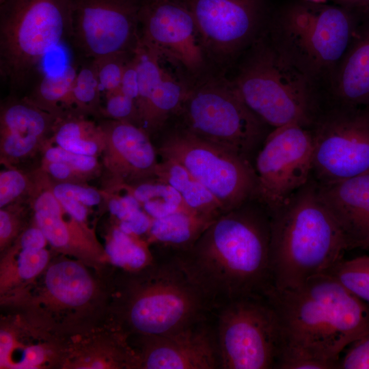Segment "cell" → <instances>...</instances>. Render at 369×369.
I'll return each mask as SVG.
<instances>
[{
  "label": "cell",
  "instance_id": "obj_1",
  "mask_svg": "<svg viewBox=\"0 0 369 369\" xmlns=\"http://www.w3.org/2000/svg\"><path fill=\"white\" fill-rule=\"evenodd\" d=\"M266 296L279 324L275 368H338L340 354L369 329V305L329 273Z\"/></svg>",
  "mask_w": 369,
  "mask_h": 369
},
{
  "label": "cell",
  "instance_id": "obj_2",
  "mask_svg": "<svg viewBox=\"0 0 369 369\" xmlns=\"http://www.w3.org/2000/svg\"><path fill=\"white\" fill-rule=\"evenodd\" d=\"M271 216L256 199L219 215L189 248L172 254L213 311L272 288Z\"/></svg>",
  "mask_w": 369,
  "mask_h": 369
},
{
  "label": "cell",
  "instance_id": "obj_3",
  "mask_svg": "<svg viewBox=\"0 0 369 369\" xmlns=\"http://www.w3.org/2000/svg\"><path fill=\"white\" fill-rule=\"evenodd\" d=\"M273 288H297L329 273L350 249L340 226L321 201L312 178L270 213Z\"/></svg>",
  "mask_w": 369,
  "mask_h": 369
},
{
  "label": "cell",
  "instance_id": "obj_4",
  "mask_svg": "<svg viewBox=\"0 0 369 369\" xmlns=\"http://www.w3.org/2000/svg\"><path fill=\"white\" fill-rule=\"evenodd\" d=\"M251 46L232 80L245 103L273 128L293 123L310 128L320 113L312 78L263 38Z\"/></svg>",
  "mask_w": 369,
  "mask_h": 369
},
{
  "label": "cell",
  "instance_id": "obj_5",
  "mask_svg": "<svg viewBox=\"0 0 369 369\" xmlns=\"http://www.w3.org/2000/svg\"><path fill=\"white\" fill-rule=\"evenodd\" d=\"M71 0L0 4V74L11 94L29 86L40 62L71 34Z\"/></svg>",
  "mask_w": 369,
  "mask_h": 369
},
{
  "label": "cell",
  "instance_id": "obj_6",
  "mask_svg": "<svg viewBox=\"0 0 369 369\" xmlns=\"http://www.w3.org/2000/svg\"><path fill=\"white\" fill-rule=\"evenodd\" d=\"M133 279L127 287L124 318L143 336L180 331L214 313L172 254Z\"/></svg>",
  "mask_w": 369,
  "mask_h": 369
},
{
  "label": "cell",
  "instance_id": "obj_7",
  "mask_svg": "<svg viewBox=\"0 0 369 369\" xmlns=\"http://www.w3.org/2000/svg\"><path fill=\"white\" fill-rule=\"evenodd\" d=\"M176 115L182 118L183 129L250 162L269 134L268 125L247 106L232 80L221 72L210 71L189 81Z\"/></svg>",
  "mask_w": 369,
  "mask_h": 369
},
{
  "label": "cell",
  "instance_id": "obj_8",
  "mask_svg": "<svg viewBox=\"0 0 369 369\" xmlns=\"http://www.w3.org/2000/svg\"><path fill=\"white\" fill-rule=\"evenodd\" d=\"M276 25L275 46L311 78L340 64L354 33L346 9L308 1L284 8Z\"/></svg>",
  "mask_w": 369,
  "mask_h": 369
},
{
  "label": "cell",
  "instance_id": "obj_9",
  "mask_svg": "<svg viewBox=\"0 0 369 369\" xmlns=\"http://www.w3.org/2000/svg\"><path fill=\"white\" fill-rule=\"evenodd\" d=\"M214 315L221 369L276 368L279 324L266 295L232 300Z\"/></svg>",
  "mask_w": 369,
  "mask_h": 369
},
{
  "label": "cell",
  "instance_id": "obj_10",
  "mask_svg": "<svg viewBox=\"0 0 369 369\" xmlns=\"http://www.w3.org/2000/svg\"><path fill=\"white\" fill-rule=\"evenodd\" d=\"M184 166L219 202L225 212L255 197L256 176L248 160L179 128L159 150Z\"/></svg>",
  "mask_w": 369,
  "mask_h": 369
},
{
  "label": "cell",
  "instance_id": "obj_11",
  "mask_svg": "<svg viewBox=\"0 0 369 369\" xmlns=\"http://www.w3.org/2000/svg\"><path fill=\"white\" fill-rule=\"evenodd\" d=\"M312 177L319 184L369 172V106L337 105L310 128Z\"/></svg>",
  "mask_w": 369,
  "mask_h": 369
},
{
  "label": "cell",
  "instance_id": "obj_12",
  "mask_svg": "<svg viewBox=\"0 0 369 369\" xmlns=\"http://www.w3.org/2000/svg\"><path fill=\"white\" fill-rule=\"evenodd\" d=\"M309 128L288 124L274 128L255 158V199L270 213L281 206L312 176Z\"/></svg>",
  "mask_w": 369,
  "mask_h": 369
},
{
  "label": "cell",
  "instance_id": "obj_13",
  "mask_svg": "<svg viewBox=\"0 0 369 369\" xmlns=\"http://www.w3.org/2000/svg\"><path fill=\"white\" fill-rule=\"evenodd\" d=\"M196 27L210 66L224 72L258 37L266 13V0H182Z\"/></svg>",
  "mask_w": 369,
  "mask_h": 369
},
{
  "label": "cell",
  "instance_id": "obj_14",
  "mask_svg": "<svg viewBox=\"0 0 369 369\" xmlns=\"http://www.w3.org/2000/svg\"><path fill=\"white\" fill-rule=\"evenodd\" d=\"M141 0H71L70 45L82 59L134 53Z\"/></svg>",
  "mask_w": 369,
  "mask_h": 369
},
{
  "label": "cell",
  "instance_id": "obj_15",
  "mask_svg": "<svg viewBox=\"0 0 369 369\" xmlns=\"http://www.w3.org/2000/svg\"><path fill=\"white\" fill-rule=\"evenodd\" d=\"M139 24L141 42L180 68L187 80L213 71L182 0H141Z\"/></svg>",
  "mask_w": 369,
  "mask_h": 369
},
{
  "label": "cell",
  "instance_id": "obj_16",
  "mask_svg": "<svg viewBox=\"0 0 369 369\" xmlns=\"http://www.w3.org/2000/svg\"><path fill=\"white\" fill-rule=\"evenodd\" d=\"M100 124L106 138L101 163L105 187L155 178L159 162L145 129L129 122L110 119Z\"/></svg>",
  "mask_w": 369,
  "mask_h": 369
},
{
  "label": "cell",
  "instance_id": "obj_17",
  "mask_svg": "<svg viewBox=\"0 0 369 369\" xmlns=\"http://www.w3.org/2000/svg\"><path fill=\"white\" fill-rule=\"evenodd\" d=\"M146 346L139 366L148 369H218L220 359L209 319L164 335L144 336Z\"/></svg>",
  "mask_w": 369,
  "mask_h": 369
},
{
  "label": "cell",
  "instance_id": "obj_18",
  "mask_svg": "<svg viewBox=\"0 0 369 369\" xmlns=\"http://www.w3.org/2000/svg\"><path fill=\"white\" fill-rule=\"evenodd\" d=\"M58 117L42 109L26 96L10 94L1 105V163L11 167L41 150Z\"/></svg>",
  "mask_w": 369,
  "mask_h": 369
},
{
  "label": "cell",
  "instance_id": "obj_19",
  "mask_svg": "<svg viewBox=\"0 0 369 369\" xmlns=\"http://www.w3.org/2000/svg\"><path fill=\"white\" fill-rule=\"evenodd\" d=\"M317 190L349 248L364 247L369 236V172L333 182H317Z\"/></svg>",
  "mask_w": 369,
  "mask_h": 369
},
{
  "label": "cell",
  "instance_id": "obj_20",
  "mask_svg": "<svg viewBox=\"0 0 369 369\" xmlns=\"http://www.w3.org/2000/svg\"><path fill=\"white\" fill-rule=\"evenodd\" d=\"M339 64L336 81L338 105L369 106V24L352 42Z\"/></svg>",
  "mask_w": 369,
  "mask_h": 369
},
{
  "label": "cell",
  "instance_id": "obj_21",
  "mask_svg": "<svg viewBox=\"0 0 369 369\" xmlns=\"http://www.w3.org/2000/svg\"><path fill=\"white\" fill-rule=\"evenodd\" d=\"M49 140L66 150L97 157L102 155L106 144L100 124L74 110H65L57 118Z\"/></svg>",
  "mask_w": 369,
  "mask_h": 369
},
{
  "label": "cell",
  "instance_id": "obj_22",
  "mask_svg": "<svg viewBox=\"0 0 369 369\" xmlns=\"http://www.w3.org/2000/svg\"><path fill=\"white\" fill-rule=\"evenodd\" d=\"M162 159L155 178L172 187L189 210L213 217L225 213L215 197L184 166L172 159Z\"/></svg>",
  "mask_w": 369,
  "mask_h": 369
},
{
  "label": "cell",
  "instance_id": "obj_23",
  "mask_svg": "<svg viewBox=\"0 0 369 369\" xmlns=\"http://www.w3.org/2000/svg\"><path fill=\"white\" fill-rule=\"evenodd\" d=\"M188 210H182L154 219L149 230L152 241L172 251L190 247L216 219Z\"/></svg>",
  "mask_w": 369,
  "mask_h": 369
},
{
  "label": "cell",
  "instance_id": "obj_24",
  "mask_svg": "<svg viewBox=\"0 0 369 369\" xmlns=\"http://www.w3.org/2000/svg\"><path fill=\"white\" fill-rule=\"evenodd\" d=\"M189 81L178 79L165 69L139 115V125L148 133L161 128L176 115L186 97Z\"/></svg>",
  "mask_w": 369,
  "mask_h": 369
},
{
  "label": "cell",
  "instance_id": "obj_25",
  "mask_svg": "<svg viewBox=\"0 0 369 369\" xmlns=\"http://www.w3.org/2000/svg\"><path fill=\"white\" fill-rule=\"evenodd\" d=\"M45 283L48 291L65 305H84L92 297L93 285L87 271L77 262L62 261L47 271Z\"/></svg>",
  "mask_w": 369,
  "mask_h": 369
},
{
  "label": "cell",
  "instance_id": "obj_26",
  "mask_svg": "<svg viewBox=\"0 0 369 369\" xmlns=\"http://www.w3.org/2000/svg\"><path fill=\"white\" fill-rule=\"evenodd\" d=\"M77 68L76 64H67L58 72L42 75L26 96L42 109L61 115L68 109Z\"/></svg>",
  "mask_w": 369,
  "mask_h": 369
},
{
  "label": "cell",
  "instance_id": "obj_27",
  "mask_svg": "<svg viewBox=\"0 0 369 369\" xmlns=\"http://www.w3.org/2000/svg\"><path fill=\"white\" fill-rule=\"evenodd\" d=\"M125 184L152 219L182 210H191L180 194L166 182L154 178L135 184Z\"/></svg>",
  "mask_w": 369,
  "mask_h": 369
},
{
  "label": "cell",
  "instance_id": "obj_28",
  "mask_svg": "<svg viewBox=\"0 0 369 369\" xmlns=\"http://www.w3.org/2000/svg\"><path fill=\"white\" fill-rule=\"evenodd\" d=\"M101 88L96 65L92 59H82L71 91L68 109L83 115L101 116Z\"/></svg>",
  "mask_w": 369,
  "mask_h": 369
},
{
  "label": "cell",
  "instance_id": "obj_29",
  "mask_svg": "<svg viewBox=\"0 0 369 369\" xmlns=\"http://www.w3.org/2000/svg\"><path fill=\"white\" fill-rule=\"evenodd\" d=\"M137 236L123 232L119 227L113 230L106 246V252L113 264L133 270L141 269L147 264V249Z\"/></svg>",
  "mask_w": 369,
  "mask_h": 369
},
{
  "label": "cell",
  "instance_id": "obj_30",
  "mask_svg": "<svg viewBox=\"0 0 369 369\" xmlns=\"http://www.w3.org/2000/svg\"><path fill=\"white\" fill-rule=\"evenodd\" d=\"M329 273L369 305V256L342 259Z\"/></svg>",
  "mask_w": 369,
  "mask_h": 369
},
{
  "label": "cell",
  "instance_id": "obj_31",
  "mask_svg": "<svg viewBox=\"0 0 369 369\" xmlns=\"http://www.w3.org/2000/svg\"><path fill=\"white\" fill-rule=\"evenodd\" d=\"M0 172V208L19 202L23 197L32 195L35 187L34 180L23 172L8 167Z\"/></svg>",
  "mask_w": 369,
  "mask_h": 369
},
{
  "label": "cell",
  "instance_id": "obj_32",
  "mask_svg": "<svg viewBox=\"0 0 369 369\" xmlns=\"http://www.w3.org/2000/svg\"><path fill=\"white\" fill-rule=\"evenodd\" d=\"M42 161L66 163L77 170L93 178L101 173L102 165L97 156L74 153L46 141L42 148Z\"/></svg>",
  "mask_w": 369,
  "mask_h": 369
},
{
  "label": "cell",
  "instance_id": "obj_33",
  "mask_svg": "<svg viewBox=\"0 0 369 369\" xmlns=\"http://www.w3.org/2000/svg\"><path fill=\"white\" fill-rule=\"evenodd\" d=\"M133 53H115L94 59L105 95L120 90L126 65Z\"/></svg>",
  "mask_w": 369,
  "mask_h": 369
},
{
  "label": "cell",
  "instance_id": "obj_34",
  "mask_svg": "<svg viewBox=\"0 0 369 369\" xmlns=\"http://www.w3.org/2000/svg\"><path fill=\"white\" fill-rule=\"evenodd\" d=\"M105 96V104L101 108V116L139 126V111L135 100L124 94L120 90Z\"/></svg>",
  "mask_w": 369,
  "mask_h": 369
},
{
  "label": "cell",
  "instance_id": "obj_35",
  "mask_svg": "<svg viewBox=\"0 0 369 369\" xmlns=\"http://www.w3.org/2000/svg\"><path fill=\"white\" fill-rule=\"evenodd\" d=\"M47 178L50 189L57 199L76 200L87 207L98 205L104 199L102 191H98L86 184L55 182L48 176Z\"/></svg>",
  "mask_w": 369,
  "mask_h": 369
},
{
  "label": "cell",
  "instance_id": "obj_36",
  "mask_svg": "<svg viewBox=\"0 0 369 369\" xmlns=\"http://www.w3.org/2000/svg\"><path fill=\"white\" fill-rule=\"evenodd\" d=\"M338 368L369 369V329L348 346Z\"/></svg>",
  "mask_w": 369,
  "mask_h": 369
},
{
  "label": "cell",
  "instance_id": "obj_37",
  "mask_svg": "<svg viewBox=\"0 0 369 369\" xmlns=\"http://www.w3.org/2000/svg\"><path fill=\"white\" fill-rule=\"evenodd\" d=\"M48 252L42 249H22L18 259V272L24 279H31L38 274L46 266Z\"/></svg>",
  "mask_w": 369,
  "mask_h": 369
},
{
  "label": "cell",
  "instance_id": "obj_38",
  "mask_svg": "<svg viewBox=\"0 0 369 369\" xmlns=\"http://www.w3.org/2000/svg\"><path fill=\"white\" fill-rule=\"evenodd\" d=\"M55 182L86 184L92 178L70 165L61 162L42 161L40 169Z\"/></svg>",
  "mask_w": 369,
  "mask_h": 369
},
{
  "label": "cell",
  "instance_id": "obj_39",
  "mask_svg": "<svg viewBox=\"0 0 369 369\" xmlns=\"http://www.w3.org/2000/svg\"><path fill=\"white\" fill-rule=\"evenodd\" d=\"M120 90L126 96L135 100L137 103L139 96V80L134 53L126 65Z\"/></svg>",
  "mask_w": 369,
  "mask_h": 369
},
{
  "label": "cell",
  "instance_id": "obj_40",
  "mask_svg": "<svg viewBox=\"0 0 369 369\" xmlns=\"http://www.w3.org/2000/svg\"><path fill=\"white\" fill-rule=\"evenodd\" d=\"M4 207L0 210V240L1 245L7 243L16 232V215L11 208Z\"/></svg>",
  "mask_w": 369,
  "mask_h": 369
},
{
  "label": "cell",
  "instance_id": "obj_41",
  "mask_svg": "<svg viewBox=\"0 0 369 369\" xmlns=\"http://www.w3.org/2000/svg\"><path fill=\"white\" fill-rule=\"evenodd\" d=\"M46 238L38 228H30L26 230L20 238L22 249H42L46 245Z\"/></svg>",
  "mask_w": 369,
  "mask_h": 369
},
{
  "label": "cell",
  "instance_id": "obj_42",
  "mask_svg": "<svg viewBox=\"0 0 369 369\" xmlns=\"http://www.w3.org/2000/svg\"><path fill=\"white\" fill-rule=\"evenodd\" d=\"M44 351L38 346H33L25 350L20 362L17 365L18 368H32L39 365L44 359Z\"/></svg>",
  "mask_w": 369,
  "mask_h": 369
},
{
  "label": "cell",
  "instance_id": "obj_43",
  "mask_svg": "<svg viewBox=\"0 0 369 369\" xmlns=\"http://www.w3.org/2000/svg\"><path fill=\"white\" fill-rule=\"evenodd\" d=\"M64 208L77 221L84 223L87 216V206L76 200L59 198L57 199Z\"/></svg>",
  "mask_w": 369,
  "mask_h": 369
},
{
  "label": "cell",
  "instance_id": "obj_44",
  "mask_svg": "<svg viewBox=\"0 0 369 369\" xmlns=\"http://www.w3.org/2000/svg\"><path fill=\"white\" fill-rule=\"evenodd\" d=\"M14 344L12 336L5 331L0 333V362L1 366H8V357Z\"/></svg>",
  "mask_w": 369,
  "mask_h": 369
},
{
  "label": "cell",
  "instance_id": "obj_45",
  "mask_svg": "<svg viewBox=\"0 0 369 369\" xmlns=\"http://www.w3.org/2000/svg\"><path fill=\"white\" fill-rule=\"evenodd\" d=\"M346 1L353 3L355 4L369 6V0H346Z\"/></svg>",
  "mask_w": 369,
  "mask_h": 369
},
{
  "label": "cell",
  "instance_id": "obj_46",
  "mask_svg": "<svg viewBox=\"0 0 369 369\" xmlns=\"http://www.w3.org/2000/svg\"><path fill=\"white\" fill-rule=\"evenodd\" d=\"M102 368V364L100 361H95L92 364L91 368Z\"/></svg>",
  "mask_w": 369,
  "mask_h": 369
},
{
  "label": "cell",
  "instance_id": "obj_47",
  "mask_svg": "<svg viewBox=\"0 0 369 369\" xmlns=\"http://www.w3.org/2000/svg\"><path fill=\"white\" fill-rule=\"evenodd\" d=\"M306 1L314 3H323L326 0H305Z\"/></svg>",
  "mask_w": 369,
  "mask_h": 369
},
{
  "label": "cell",
  "instance_id": "obj_48",
  "mask_svg": "<svg viewBox=\"0 0 369 369\" xmlns=\"http://www.w3.org/2000/svg\"><path fill=\"white\" fill-rule=\"evenodd\" d=\"M364 247H369V236L368 238H367V240L366 241L365 243H364Z\"/></svg>",
  "mask_w": 369,
  "mask_h": 369
},
{
  "label": "cell",
  "instance_id": "obj_49",
  "mask_svg": "<svg viewBox=\"0 0 369 369\" xmlns=\"http://www.w3.org/2000/svg\"><path fill=\"white\" fill-rule=\"evenodd\" d=\"M5 0H0V4L4 2Z\"/></svg>",
  "mask_w": 369,
  "mask_h": 369
}]
</instances>
